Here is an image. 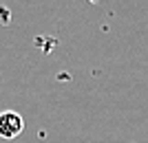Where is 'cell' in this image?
Instances as JSON below:
<instances>
[{
  "label": "cell",
  "mask_w": 148,
  "mask_h": 143,
  "mask_svg": "<svg viewBox=\"0 0 148 143\" xmlns=\"http://www.w3.org/2000/svg\"><path fill=\"white\" fill-rule=\"evenodd\" d=\"M25 130V119L13 110L0 112V139H16Z\"/></svg>",
  "instance_id": "6da1fadb"
}]
</instances>
